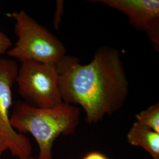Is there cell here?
Instances as JSON below:
<instances>
[{
    "label": "cell",
    "mask_w": 159,
    "mask_h": 159,
    "mask_svg": "<svg viewBox=\"0 0 159 159\" xmlns=\"http://www.w3.org/2000/svg\"><path fill=\"white\" fill-rule=\"evenodd\" d=\"M127 140L145 149L153 159H159V133L134 122L127 134Z\"/></svg>",
    "instance_id": "52a82bcc"
},
{
    "label": "cell",
    "mask_w": 159,
    "mask_h": 159,
    "mask_svg": "<svg viewBox=\"0 0 159 159\" xmlns=\"http://www.w3.org/2000/svg\"><path fill=\"white\" fill-rule=\"evenodd\" d=\"M16 82L18 93L29 104L52 108L63 103L55 64L33 60L21 62Z\"/></svg>",
    "instance_id": "277c9868"
},
{
    "label": "cell",
    "mask_w": 159,
    "mask_h": 159,
    "mask_svg": "<svg viewBox=\"0 0 159 159\" xmlns=\"http://www.w3.org/2000/svg\"><path fill=\"white\" fill-rule=\"evenodd\" d=\"M64 12V2L63 1H57L56 2V12L53 20L54 27L56 30L59 29L60 24L61 21V18L63 15Z\"/></svg>",
    "instance_id": "9c48e42d"
},
{
    "label": "cell",
    "mask_w": 159,
    "mask_h": 159,
    "mask_svg": "<svg viewBox=\"0 0 159 159\" xmlns=\"http://www.w3.org/2000/svg\"><path fill=\"white\" fill-rule=\"evenodd\" d=\"M38 159V158H34V157H25V158H23V159Z\"/></svg>",
    "instance_id": "4fadbf2b"
},
{
    "label": "cell",
    "mask_w": 159,
    "mask_h": 159,
    "mask_svg": "<svg viewBox=\"0 0 159 159\" xmlns=\"http://www.w3.org/2000/svg\"><path fill=\"white\" fill-rule=\"evenodd\" d=\"M137 122L159 133V103L157 102L136 115Z\"/></svg>",
    "instance_id": "ba28073f"
},
{
    "label": "cell",
    "mask_w": 159,
    "mask_h": 159,
    "mask_svg": "<svg viewBox=\"0 0 159 159\" xmlns=\"http://www.w3.org/2000/svg\"><path fill=\"white\" fill-rule=\"evenodd\" d=\"M11 46V40L6 34L0 31V55L7 52Z\"/></svg>",
    "instance_id": "30bf717a"
},
{
    "label": "cell",
    "mask_w": 159,
    "mask_h": 159,
    "mask_svg": "<svg viewBox=\"0 0 159 159\" xmlns=\"http://www.w3.org/2000/svg\"><path fill=\"white\" fill-rule=\"evenodd\" d=\"M56 66L63 102L81 107L87 123H96L125 102L129 83L118 50L102 46L87 64L66 55Z\"/></svg>",
    "instance_id": "6da1fadb"
},
{
    "label": "cell",
    "mask_w": 159,
    "mask_h": 159,
    "mask_svg": "<svg viewBox=\"0 0 159 159\" xmlns=\"http://www.w3.org/2000/svg\"><path fill=\"white\" fill-rule=\"evenodd\" d=\"M14 31L18 40L7 52L21 62L33 60L56 65L66 54L63 43L24 11L14 12Z\"/></svg>",
    "instance_id": "3957f363"
},
{
    "label": "cell",
    "mask_w": 159,
    "mask_h": 159,
    "mask_svg": "<svg viewBox=\"0 0 159 159\" xmlns=\"http://www.w3.org/2000/svg\"><path fill=\"white\" fill-rule=\"evenodd\" d=\"M80 110L62 103L52 108L35 107L17 102L10 117L12 128L20 133H29L39 148L38 159H52V149L58 137L73 134L79 123Z\"/></svg>",
    "instance_id": "7a4b0ae2"
},
{
    "label": "cell",
    "mask_w": 159,
    "mask_h": 159,
    "mask_svg": "<svg viewBox=\"0 0 159 159\" xmlns=\"http://www.w3.org/2000/svg\"><path fill=\"white\" fill-rule=\"evenodd\" d=\"M18 68L17 63L12 60L0 58V133L12 154L20 159L30 157L32 148L29 138L15 130L10 121L12 87Z\"/></svg>",
    "instance_id": "5b68a950"
},
{
    "label": "cell",
    "mask_w": 159,
    "mask_h": 159,
    "mask_svg": "<svg viewBox=\"0 0 159 159\" xmlns=\"http://www.w3.org/2000/svg\"><path fill=\"white\" fill-rule=\"evenodd\" d=\"M124 14L131 25L145 33L156 51H159V0H99Z\"/></svg>",
    "instance_id": "8992f818"
},
{
    "label": "cell",
    "mask_w": 159,
    "mask_h": 159,
    "mask_svg": "<svg viewBox=\"0 0 159 159\" xmlns=\"http://www.w3.org/2000/svg\"><path fill=\"white\" fill-rule=\"evenodd\" d=\"M83 159H108L103 154L97 152H93L86 155Z\"/></svg>",
    "instance_id": "8fae6325"
},
{
    "label": "cell",
    "mask_w": 159,
    "mask_h": 159,
    "mask_svg": "<svg viewBox=\"0 0 159 159\" xmlns=\"http://www.w3.org/2000/svg\"><path fill=\"white\" fill-rule=\"evenodd\" d=\"M7 150H8L7 144L4 138L0 133V156Z\"/></svg>",
    "instance_id": "7c38bea8"
}]
</instances>
